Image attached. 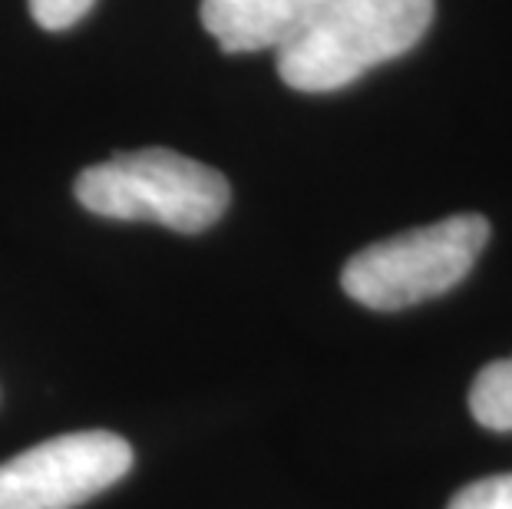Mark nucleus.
Returning <instances> with one entry per match:
<instances>
[{
	"label": "nucleus",
	"mask_w": 512,
	"mask_h": 509,
	"mask_svg": "<svg viewBox=\"0 0 512 509\" xmlns=\"http://www.w3.org/2000/svg\"><path fill=\"white\" fill-rule=\"evenodd\" d=\"M129 470L133 447L119 433H63L0 463V509H73Z\"/></svg>",
	"instance_id": "20e7f679"
},
{
	"label": "nucleus",
	"mask_w": 512,
	"mask_h": 509,
	"mask_svg": "<svg viewBox=\"0 0 512 509\" xmlns=\"http://www.w3.org/2000/svg\"><path fill=\"white\" fill-rule=\"evenodd\" d=\"M96 0H30V14L43 30H67L90 14Z\"/></svg>",
	"instance_id": "6e6552de"
},
{
	"label": "nucleus",
	"mask_w": 512,
	"mask_h": 509,
	"mask_svg": "<svg viewBox=\"0 0 512 509\" xmlns=\"http://www.w3.org/2000/svg\"><path fill=\"white\" fill-rule=\"evenodd\" d=\"M450 509H512V473L486 476L463 486L450 500Z\"/></svg>",
	"instance_id": "0eeeda50"
},
{
	"label": "nucleus",
	"mask_w": 512,
	"mask_h": 509,
	"mask_svg": "<svg viewBox=\"0 0 512 509\" xmlns=\"http://www.w3.org/2000/svg\"><path fill=\"white\" fill-rule=\"evenodd\" d=\"M83 209L119 222H159L172 232H205L222 219L232 199L219 169L172 149L119 153L76 176Z\"/></svg>",
	"instance_id": "f03ea898"
},
{
	"label": "nucleus",
	"mask_w": 512,
	"mask_h": 509,
	"mask_svg": "<svg viewBox=\"0 0 512 509\" xmlns=\"http://www.w3.org/2000/svg\"><path fill=\"white\" fill-rule=\"evenodd\" d=\"M489 242L483 215H450L423 229L367 245L344 265L341 285L357 305L400 311L456 288Z\"/></svg>",
	"instance_id": "7ed1b4c3"
},
{
	"label": "nucleus",
	"mask_w": 512,
	"mask_h": 509,
	"mask_svg": "<svg viewBox=\"0 0 512 509\" xmlns=\"http://www.w3.org/2000/svg\"><path fill=\"white\" fill-rule=\"evenodd\" d=\"M470 414L486 430H512V357L486 364L470 391Z\"/></svg>",
	"instance_id": "423d86ee"
},
{
	"label": "nucleus",
	"mask_w": 512,
	"mask_h": 509,
	"mask_svg": "<svg viewBox=\"0 0 512 509\" xmlns=\"http://www.w3.org/2000/svg\"><path fill=\"white\" fill-rule=\"evenodd\" d=\"M433 24V0H328L278 53V77L298 93H331L403 57Z\"/></svg>",
	"instance_id": "f257e3e1"
},
{
	"label": "nucleus",
	"mask_w": 512,
	"mask_h": 509,
	"mask_svg": "<svg viewBox=\"0 0 512 509\" xmlns=\"http://www.w3.org/2000/svg\"><path fill=\"white\" fill-rule=\"evenodd\" d=\"M328 0H202V24L225 53L278 50Z\"/></svg>",
	"instance_id": "39448f33"
}]
</instances>
